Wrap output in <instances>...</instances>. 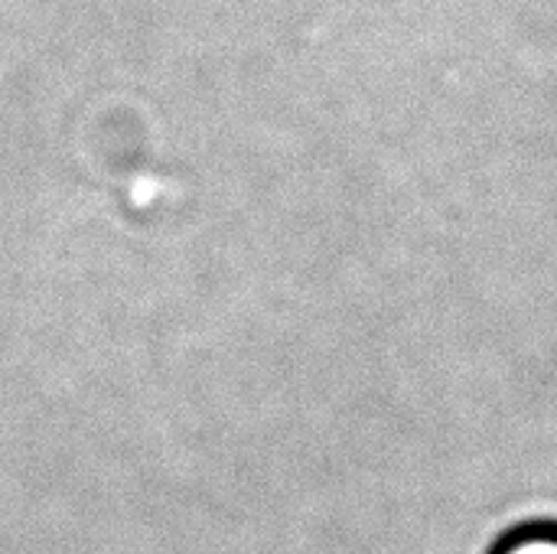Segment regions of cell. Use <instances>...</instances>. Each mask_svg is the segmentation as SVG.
Here are the masks:
<instances>
[{"label": "cell", "mask_w": 557, "mask_h": 554, "mask_svg": "<svg viewBox=\"0 0 557 554\" xmlns=\"http://www.w3.org/2000/svg\"><path fill=\"white\" fill-rule=\"evenodd\" d=\"M490 554H557V522H525L509 529Z\"/></svg>", "instance_id": "obj_1"}]
</instances>
